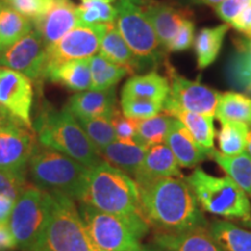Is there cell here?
<instances>
[{"mask_svg": "<svg viewBox=\"0 0 251 251\" xmlns=\"http://www.w3.org/2000/svg\"><path fill=\"white\" fill-rule=\"evenodd\" d=\"M214 117L221 122L236 121L251 125V98L243 93L220 94Z\"/></svg>", "mask_w": 251, "mask_h": 251, "instance_id": "cell-31", "label": "cell"}, {"mask_svg": "<svg viewBox=\"0 0 251 251\" xmlns=\"http://www.w3.org/2000/svg\"><path fill=\"white\" fill-rule=\"evenodd\" d=\"M169 91L170 83L168 78L151 71L129 78L122 87L121 97H133L163 103L168 97Z\"/></svg>", "mask_w": 251, "mask_h": 251, "instance_id": "cell-22", "label": "cell"}, {"mask_svg": "<svg viewBox=\"0 0 251 251\" xmlns=\"http://www.w3.org/2000/svg\"><path fill=\"white\" fill-rule=\"evenodd\" d=\"M194 42V23L190 18L184 20L180 29L178 30L177 35L172 40L169 46V52L184 51V50L190 49Z\"/></svg>", "mask_w": 251, "mask_h": 251, "instance_id": "cell-41", "label": "cell"}, {"mask_svg": "<svg viewBox=\"0 0 251 251\" xmlns=\"http://www.w3.org/2000/svg\"><path fill=\"white\" fill-rule=\"evenodd\" d=\"M0 1H1L2 4H6V5H11V4H12V1H13V0H0Z\"/></svg>", "mask_w": 251, "mask_h": 251, "instance_id": "cell-50", "label": "cell"}, {"mask_svg": "<svg viewBox=\"0 0 251 251\" xmlns=\"http://www.w3.org/2000/svg\"><path fill=\"white\" fill-rule=\"evenodd\" d=\"M51 202V193L34 185L24 188L7 222L18 249H35L48 225Z\"/></svg>", "mask_w": 251, "mask_h": 251, "instance_id": "cell-8", "label": "cell"}, {"mask_svg": "<svg viewBox=\"0 0 251 251\" xmlns=\"http://www.w3.org/2000/svg\"><path fill=\"white\" fill-rule=\"evenodd\" d=\"M15 121H18L17 119H14L11 114H9V113L6 112L5 109L0 108V128L4 127V126H6V125L12 124V122H15Z\"/></svg>", "mask_w": 251, "mask_h": 251, "instance_id": "cell-46", "label": "cell"}, {"mask_svg": "<svg viewBox=\"0 0 251 251\" xmlns=\"http://www.w3.org/2000/svg\"><path fill=\"white\" fill-rule=\"evenodd\" d=\"M186 181L203 211L231 220L251 216V202L246 192L229 177H215L197 168Z\"/></svg>", "mask_w": 251, "mask_h": 251, "instance_id": "cell-6", "label": "cell"}, {"mask_svg": "<svg viewBox=\"0 0 251 251\" xmlns=\"http://www.w3.org/2000/svg\"><path fill=\"white\" fill-rule=\"evenodd\" d=\"M92 89L108 90L114 87L127 74H130L127 68L109 61L100 52L90 58Z\"/></svg>", "mask_w": 251, "mask_h": 251, "instance_id": "cell-32", "label": "cell"}, {"mask_svg": "<svg viewBox=\"0 0 251 251\" xmlns=\"http://www.w3.org/2000/svg\"><path fill=\"white\" fill-rule=\"evenodd\" d=\"M169 83L170 91L163 102V112L183 109L214 118L221 93L199 81L180 76L174 69L169 70Z\"/></svg>", "mask_w": 251, "mask_h": 251, "instance_id": "cell-10", "label": "cell"}, {"mask_svg": "<svg viewBox=\"0 0 251 251\" xmlns=\"http://www.w3.org/2000/svg\"><path fill=\"white\" fill-rule=\"evenodd\" d=\"M54 2L55 0H13L9 6L34 21L48 13Z\"/></svg>", "mask_w": 251, "mask_h": 251, "instance_id": "cell-39", "label": "cell"}, {"mask_svg": "<svg viewBox=\"0 0 251 251\" xmlns=\"http://www.w3.org/2000/svg\"><path fill=\"white\" fill-rule=\"evenodd\" d=\"M243 226L244 227H247V228H249V229H251V216L249 219H246V220H243Z\"/></svg>", "mask_w": 251, "mask_h": 251, "instance_id": "cell-49", "label": "cell"}, {"mask_svg": "<svg viewBox=\"0 0 251 251\" xmlns=\"http://www.w3.org/2000/svg\"><path fill=\"white\" fill-rule=\"evenodd\" d=\"M34 89L29 78L11 69L0 68V108L30 130H34L31 122Z\"/></svg>", "mask_w": 251, "mask_h": 251, "instance_id": "cell-13", "label": "cell"}, {"mask_svg": "<svg viewBox=\"0 0 251 251\" xmlns=\"http://www.w3.org/2000/svg\"><path fill=\"white\" fill-rule=\"evenodd\" d=\"M15 200L6 196H0V225L7 224L13 211Z\"/></svg>", "mask_w": 251, "mask_h": 251, "instance_id": "cell-45", "label": "cell"}, {"mask_svg": "<svg viewBox=\"0 0 251 251\" xmlns=\"http://www.w3.org/2000/svg\"><path fill=\"white\" fill-rule=\"evenodd\" d=\"M230 26L227 24L216 27L202 28L194 40V50L197 55V64L200 70L208 68L218 58Z\"/></svg>", "mask_w": 251, "mask_h": 251, "instance_id": "cell-26", "label": "cell"}, {"mask_svg": "<svg viewBox=\"0 0 251 251\" xmlns=\"http://www.w3.org/2000/svg\"><path fill=\"white\" fill-rule=\"evenodd\" d=\"M45 78L76 92L92 89L90 58L71 59L47 70Z\"/></svg>", "mask_w": 251, "mask_h": 251, "instance_id": "cell-21", "label": "cell"}, {"mask_svg": "<svg viewBox=\"0 0 251 251\" xmlns=\"http://www.w3.org/2000/svg\"><path fill=\"white\" fill-rule=\"evenodd\" d=\"M108 26L109 24L78 25L54 45L47 47V70L63 62L91 58L98 54Z\"/></svg>", "mask_w": 251, "mask_h": 251, "instance_id": "cell-11", "label": "cell"}, {"mask_svg": "<svg viewBox=\"0 0 251 251\" xmlns=\"http://www.w3.org/2000/svg\"><path fill=\"white\" fill-rule=\"evenodd\" d=\"M168 177H183L180 166L165 143H159L147 149L142 164L135 175L137 185Z\"/></svg>", "mask_w": 251, "mask_h": 251, "instance_id": "cell-19", "label": "cell"}, {"mask_svg": "<svg viewBox=\"0 0 251 251\" xmlns=\"http://www.w3.org/2000/svg\"><path fill=\"white\" fill-rule=\"evenodd\" d=\"M36 144L34 130L19 121L0 128V169L27 170Z\"/></svg>", "mask_w": 251, "mask_h": 251, "instance_id": "cell-14", "label": "cell"}, {"mask_svg": "<svg viewBox=\"0 0 251 251\" xmlns=\"http://www.w3.org/2000/svg\"><path fill=\"white\" fill-rule=\"evenodd\" d=\"M99 152L109 164L135 177L146 156L147 148L136 142H124L117 140L102 148Z\"/></svg>", "mask_w": 251, "mask_h": 251, "instance_id": "cell-23", "label": "cell"}, {"mask_svg": "<svg viewBox=\"0 0 251 251\" xmlns=\"http://www.w3.org/2000/svg\"><path fill=\"white\" fill-rule=\"evenodd\" d=\"M225 1V0H194V4H202L211 6V7H214V6L219 5L220 2Z\"/></svg>", "mask_w": 251, "mask_h": 251, "instance_id": "cell-47", "label": "cell"}, {"mask_svg": "<svg viewBox=\"0 0 251 251\" xmlns=\"http://www.w3.org/2000/svg\"><path fill=\"white\" fill-rule=\"evenodd\" d=\"M79 213L91 240L101 251H143L141 240L149 231L144 219L130 220L98 211L85 203Z\"/></svg>", "mask_w": 251, "mask_h": 251, "instance_id": "cell-7", "label": "cell"}, {"mask_svg": "<svg viewBox=\"0 0 251 251\" xmlns=\"http://www.w3.org/2000/svg\"><path fill=\"white\" fill-rule=\"evenodd\" d=\"M27 170H7L0 169V196L12 198L17 201L26 183Z\"/></svg>", "mask_w": 251, "mask_h": 251, "instance_id": "cell-38", "label": "cell"}, {"mask_svg": "<svg viewBox=\"0 0 251 251\" xmlns=\"http://www.w3.org/2000/svg\"><path fill=\"white\" fill-rule=\"evenodd\" d=\"M83 1V0H81ZM103 1H107V2H112V1H115V0H103Z\"/></svg>", "mask_w": 251, "mask_h": 251, "instance_id": "cell-51", "label": "cell"}, {"mask_svg": "<svg viewBox=\"0 0 251 251\" xmlns=\"http://www.w3.org/2000/svg\"><path fill=\"white\" fill-rule=\"evenodd\" d=\"M165 114L179 120L188 130V133L192 135L196 142L200 144L202 148L208 150L214 149L216 131L213 124V117L183 111V109H172Z\"/></svg>", "mask_w": 251, "mask_h": 251, "instance_id": "cell-27", "label": "cell"}, {"mask_svg": "<svg viewBox=\"0 0 251 251\" xmlns=\"http://www.w3.org/2000/svg\"><path fill=\"white\" fill-rule=\"evenodd\" d=\"M99 52L109 61L127 68L130 74L144 70L143 64L121 36L115 24H109L108 29L100 43Z\"/></svg>", "mask_w": 251, "mask_h": 251, "instance_id": "cell-24", "label": "cell"}, {"mask_svg": "<svg viewBox=\"0 0 251 251\" xmlns=\"http://www.w3.org/2000/svg\"><path fill=\"white\" fill-rule=\"evenodd\" d=\"M65 108L75 118H113L118 111L115 87L75 93Z\"/></svg>", "mask_w": 251, "mask_h": 251, "instance_id": "cell-18", "label": "cell"}, {"mask_svg": "<svg viewBox=\"0 0 251 251\" xmlns=\"http://www.w3.org/2000/svg\"><path fill=\"white\" fill-rule=\"evenodd\" d=\"M141 5L155 30L162 48L166 52L184 20L190 18V13L186 9L179 8L169 2L155 0H141Z\"/></svg>", "mask_w": 251, "mask_h": 251, "instance_id": "cell-15", "label": "cell"}, {"mask_svg": "<svg viewBox=\"0 0 251 251\" xmlns=\"http://www.w3.org/2000/svg\"><path fill=\"white\" fill-rule=\"evenodd\" d=\"M251 2V0H225L219 5L214 6V12L216 15L230 26L233 20L241 13V11Z\"/></svg>", "mask_w": 251, "mask_h": 251, "instance_id": "cell-42", "label": "cell"}, {"mask_svg": "<svg viewBox=\"0 0 251 251\" xmlns=\"http://www.w3.org/2000/svg\"><path fill=\"white\" fill-rule=\"evenodd\" d=\"M34 186L49 193H61L79 201L90 168L57 150L37 142L27 166Z\"/></svg>", "mask_w": 251, "mask_h": 251, "instance_id": "cell-4", "label": "cell"}, {"mask_svg": "<svg viewBox=\"0 0 251 251\" xmlns=\"http://www.w3.org/2000/svg\"><path fill=\"white\" fill-rule=\"evenodd\" d=\"M48 225L33 251H101L91 240L75 200L51 193Z\"/></svg>", "mask_w": 251, "mask_h": 251, "instance_id": "cell-5", "label": "cell"}, {"mask_svg": "<svg viewBox=\"0 0 251 251\" xmlns=\"http://www.w3.org/2000/svg\"><path fill=\"white\" fill-rule=\"evenodd\" d=\"M191 1H192V2H194V0H191Z\"/></svg>", "mask_w": 251, "mask_h": 251, "instance_id": "cell-53", "label": "cell"}, {"mask_svg": "<svg viewBox=\"0 0 251 251\" xmlns=\"http://www.w3.org/2000/svg\"><path fill=\"white\" fill-rule=\"evenodd\" d=\"M238 187L248 197H251V157L244 151L234 156H227L213 149L211 156Z\"/></svg>", "mask_w": 251, "mask_h": 251, "instance_id": "cell-28", "label": "cell"}, {"mask_svg": "<svg viewBox=\"0 0 251 251\" xmlns=\"http://www.w3.org/2000/svg\"><path fill=\"white\" fill-rule=\"evenodd\" d=\"M79 202L121 218L144 219L136 181L105 159L90 168Z\"/></svg>", "mask_w": 251, "mask_h": 251, "instance_id": "cell-2", "label": "cell"}, {"mask_svg": "<svg viewBox=\"0 0 251 251\" xmlns=\"http://www.w3.org/2000/svg\"><path fill=\"white\" fill-rule=\"evenodd\" d=\"M247 153L251 157V129L249 130V134H248V140H247Z\"/></svg>", "mask_w": 251, "mask_h": 251, "instance_id": "cell-48", "label": "cell"}, {"mask_svg": "<svg viewBox=\"0 0 251 251\" xmlns=\"http://www.w3.org/2000/svg\"><path fill=\"white\" fill-rule=\"evenodd\" d=\"M34 133L41 146L57 150L87 168L103 159L77 119L65 107L56 109L45 105L36 118Z\"/></svg>", "mask_w": 251, "mask_h": 251, "instance_id": "cell-3", "label": "cell"}, {"mask_svg": "<svg viewBox=\"0 0 251 251\" xmlns=\"http://www.w3.org/2000/svg\"><path fill=\"white\" fill-rule=\"evenodd\" d=\"M143 251H226L208 231L198 228L183 233H157Z\"/></svg>", "mask_w": 251, "mask_h": 251, "instance_id": "cell-16", "label": "cell"}, {"mask_svg": "<svg viewBox=\"0 0 251 251\" xmlns=\"http://www.w3.org/2000/svg\"><path fill=\"white\" fill-rule=\"evenodd\" d=\"M33 30L31 20L4 4L0 11V51L9 48Z\"/></svg>", "mask_w": 251, "mask_h": 251, "instance_id": "cell-30", "label": "cell"}, {"mask_svg": "<svg viewBox=\"0 0 251 251\" xmlns=\"http://www.w3.org/2000/svg\"><path fill=\"white\" fill-rule=\"evenodd\" d=\"M117 15L115 6L103 0H83L77 6L78 25L114 24Z\"/></svg>", "mask_w": 251, "mask_h": 251, "instance_id": "cell-35", "label": "cell"}, {"mask_svg": "<svg viewBox=\"0 0 251 251\" xmlns=\"http://www.w3.org/2000/svg\"><path fill=\"white\" fill-rule=\"evenodd\" d=\"M175 118L168 114H158L155 117L137 120L136 139L135 142L147 149L156 144L164 143L165 136L170 129Z\"/></svg>", "mask_w": 251, "mask_h": 251, "instance_id": "cell-33", "label": "cell"}, {"mask_svg": "<svg viewBox=\"0 0 251 251\" xmlns=\"http://www.w3.org/2000/svg\"><path fill=\"white\" fill-rule=\"evenodd\" d=\"M96 148L101 150L117 141L113 118H76Z\"/></svg>", "mask_w": 251, "mask_h": 251, "instance_id": "cell-36", "label": "cell"}, {"mask_svg": "<svg viewBox=\"0 0 251 251\" xmlns=\"http://www.w3.org/2000/svg\"><path fill=\"white\" fill-rule=\"evenodd\" d=\"M117 26L129 48L143 64L144 69L153 68L164 57L162 48L149 19L144 13L141 0H118Z\"/></svg>", "mask_w": 251, "mask_h": 251, "instance_id": "cell-9", "label": "cell"}, {"mask_svg": "<svg viewBox=\"0 0 251 251\" xmlns=\"http://www.w3.org/2000/svg\"><path fill=\"white\" fill-rule=\"evenodd\" d=\"M226 78L234 89L251 94V50L249 40H240L226 65Z\"/></svg>", "mask_w": 251, "mask_h": 251, "instance_id": "cell-25", "label": "cell"}, {"mask_svg": "<svg viewBox=\"0 0 251 251\" xmlns=\"http://www.w3.org/2000/svg\"><path fill=\"white\" fill-rule=\"evenodd\" d=\"M0 65L18 71L30 80L45 78L47 46L35 28L9 48L0 51Z\"/></svg>", "mask_w": 251, "mask_h": 251, "instance_id": "cell-12", "label": "cell"}, {"mask_svg": "<svg viewBox=\"0 0 251 251\" xmlns=\"http://www.w3.org/2000/svg\"><path fill=\"white\" fill-rule=\"evenodd\" d=\"M2 5H4V4H2V2L0 1V11H1V7H2Z\"/></svg>", "mask_w": 251, "mask_h": 251, "instance_id": "cell-52", "label": "cell"}, {"mask_svg": "<svg viewBox=\"0 0 251 251\" xmlns=\"http://www.w3.org/2000/svg\"><path fill=\"white\" fill-rule=\"evenodd\" d=\"M249 125L244 122H222L218 134L220 152L227 156H234L246 151Z\"/></svg>", "mask_w": 251, "mask_h": 251, "instance_id": "cell-34", "label": "cell"}, {"mask_svg": "<svg viewBox=\"0 0 251 251\" xmlns=\"http://www.w3.org/2000/svg\"><path fill=\"white\" fill-rule=\"evenodd\" d=\"M137 186L143 218L162 233L208 227L202 209L183 178H161Z\"/></svg>", "mask_w": 251, "mask_h": 251, "instance_id": "cell-1", "label": "cell"}, {"mask_svg": "<svg viewBox=\"0 0 251 251\" xmlns=\"http://www.w3.org/2000/svg\"><path fill=\"white\" fill-rule=\"evenodd\" d=\"M120 105L122 114L134 120H144L163 112V103L133 97H121Z\"/></svg>", "mask_w": 251, "mask_h": 251, "instance_id": "cell-37", "label": "cell"}, {"mask_svg": "<svg viewBox=\"0 0 251 251\" xmlns=\"http://www.w3.org/2000/svg\"><path fill=\"white\" fill-rule=\"evenodd\" d=\"M164 143L170 148L180 168H194L211 156L213 150L202 148L179 120L175 119Z\"/></svg>", "mask_w": 251, "mask_h": 251, "instance_id": "cell-20", "label": "cell"}, {"mask_svg": "<svg viewBox=\"0 0 251 251\" xmlns=\"http://www.w3.org/2000/svg\"><path fill=\"white\" fill-rule=\"evenodd\" d=\"M230 26L244 35L251 37V2L241 11V13L230 24Z\"/></svg>", "mask_w": 251, "mask_h": 251, "instance_id": "cell-43", "label": "cell"}, {"mask_svg": "<svg viewBox=\"0 0 251 251\" xmlns=\"http://www.w3.org/2000/svg\"><path fill=\"white\" fill-rule=\"evenodd\" d=\"M78 26L77 6L71 0H55L48 13L34 20V27L49 47Z\"/></svg>", "mask_w": 251, "mask_h": 251, "instance_id": "cell-17", "label": "cell"}, {"mask_svg": "<svg viewBox=\"0 0 251 251\" xmlns=\"http://www.w3.org/2000/svg\"><path fill=\"white\" fill-rule=\"evenodd\" d=\"M113 124L115 128V135L118 141L124 142H135L136 139L137 120L125 117L122 112L117 111L113 117Z\"/></svg>", "mask_w": 251, "mask_h": 251, "instance_id": "cell-40", "label": "cell"}, {"mask_svg": "<svg viewBox=\"0 0 251 251\" xmlns=\"http://www.w3.org/2000/svg\"><path fill=\"white\" fill-rule=\"evenodd\" d=\"M207 228L226 251H251V230L225 220L211 221Z\"/></svg>", "mask_w": 251, "mask_h": 251, "instance_id": "cell-29", "label": "cell"}, {"mask_svg": "<svg viewBox=\"0 0 251 251\" xmlns=\"http://www.w3.org/2000/svg\"><path fill=\"white\" fill-rule=\"evenodd\" d=\"M17 248L14 237L7 224L0 225V251L13 250Z\"/></svg>", "mask_w": 251, "mask_h": 251, "instance_id": "cell-44", "label": "cell"}]
</instances>
